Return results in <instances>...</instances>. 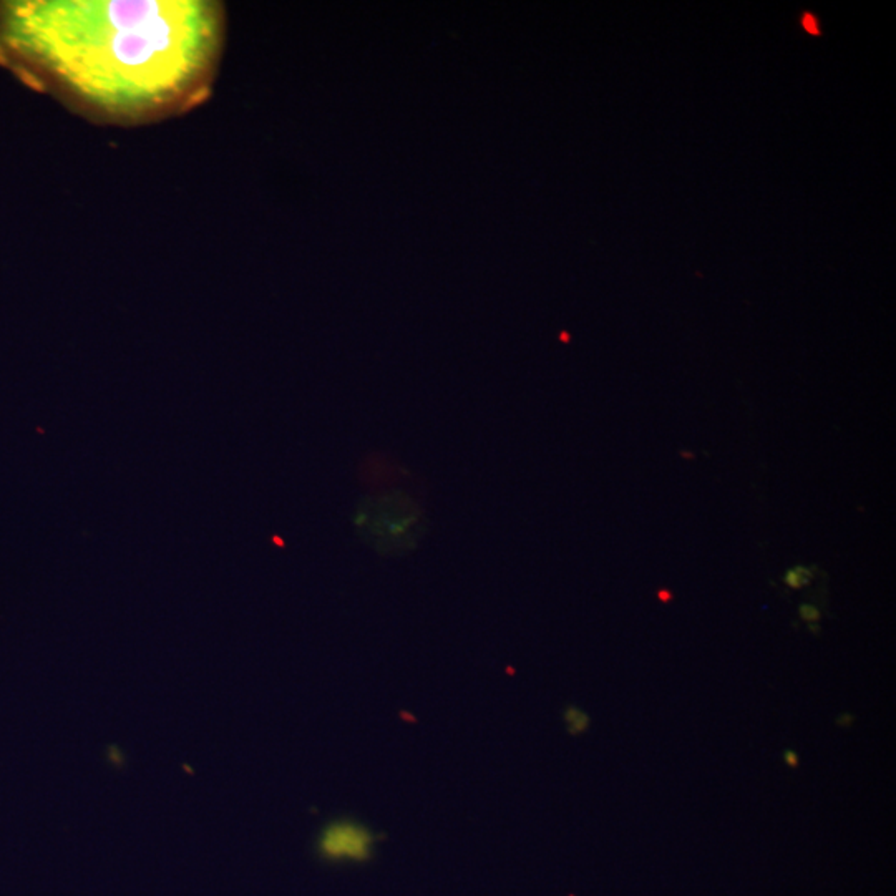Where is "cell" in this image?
<instances>
[{"label":"cell","instance_id":"obj_1","mask_svg":"<svg viewBox=\"0 0 896 896\" xmlns=\"http://www.w3.org/2000/svg\"><path fill=\"white\" fill-rule=\"evenodd\" d=\"M224 25L209 0L6 2L0 62L95 122H158L208 98Z\"/></svg>","mask_w":896,"mask_h":896},{"label":"cell","instance_id":"obj_2","mask_svg":"<svg viewBox=\"0 0 896 896\" xmlns=\"http://www.w3.org/2000/svg\"><path fill=\"white\" fill-rule=\"evenodd\" d=\"M377 840L378 835L367 823L339 818L321 830L317 853L329 863H365L372 860Z\"/></svg>","mask_w":896,"mask_h":896},{"label":"cell","instance_id":"obj_3","mask_svg":"<svg viewBox=\"0 0 896 896\" xmlns=\"http://www.w3.org/2000/svg\"><path fill=\"white\" fill-rule=\"evenodd\" d=\"M563 719L564 724H566V730L570 736H581L589 729V724H591V719L584 710H581L576 705H566L563 712Z\"/></svg>","mask_w":896,"mask_h":896},{"label":"cell","instance_id":"obj_4","mask_svg":"<svg viewBox=\"0 0 896 896\" xmlns=\"http://www.w3.org/2000/svg\"><path fill=\"white\" fill-rule=\"evenodd\" d=\"M812 579H813L812 570L807 566H802V564L800 566L790 568V570L784 575L785 586H789L790 589H803L810 586Z\"/></svg>","mask_w":896,"mask_h":896},{"label":"cell","instance_id":"obj_5","mask_svg":"<svg viewBox=\"0 0 896 896\" xmlns=\"http://www.w3.org/2000/svg\"><path fill=\"white\" fill-rule=\"evenodd\" d=\"M798 616H800V619L805 621L807 624L818 623V621L822 619L820 609L810 603H802L800 606H798Z\"/></svg>","mask_w":896,"mask_h":896},{"label":"cell","instance_id":"obj_6","mask_svg":"<svg viewBox=\"0 0 896 896\" xmlns=\"http://www.w3.org/2000/svg\"><path fill=\"white\" fill-rule=\"evenodd\" d=\"M802 25L807 32H809V34L820 35V27H818L817 19H815L812 14H809V12H807V14L802 17Z\"/></svg>","mask_w":896,"mask_h":896},{"label":"cell","instance_id":"obj_7","mask_svg":"<svg viewBox=\"0 0 896 896\" xmlns=\"http://www.w3.org/2000/svg\"><path fill=\"white\" fill-rule=\"evenodd\" d=\"M784 762L790 769H797L798 764H800V758H798V754L795 752L792 749H785L784 750Z\"/></svg>","mask_w":896,"mask_h":896},{"label":"cell","instance_id":"obj_8","mask_svg":"<svg viewBox=\"0 0 896 896\" xmlns=\"http://www.w3.org/2000/svg\"><path fill=\"white\" fill-rule=\"evenodd\" d=\"M837 724L845 729L850 727V725L853 724V716H851V714H842V716L837 719Z\"/></svg>","mask_w":896,"mask_h":896},{"label":"cell","instance_id":"obj_9","mask_svg":"<svg viewBox=\"0 0 896 896\" xmlns=\"http://www.w3.org/2000/svg\"><path fill=\"white\" fill-rule=\"evenodd\" d=\"M657 597H659L663 603H669V601L672 599V593L668 591V589H661V591L657 593Z\"/></svg>","mask_w":896,"mask_h":896},{"label":"cell","instance_id":"obj_10","mask_svg":"<svg viewBox=\"0 0 896 896\" xmlns=\"http://www.w3.org/2000/svg\"><path fill=\"white\" fill-rule=\"evenodd\" d=\"M809 631H812L813 634H818V632H820V626H818V623L809 624Z\"/></svg>","mask_w":896,"mask_h":896},{"label":"cell","instance_id":"obj_11","mask_svg":"<svg viewBox=\"0 0 896 896\" xmlns=\"http://www.w3.org/2000/svg\"><path fill=\"white\" fill-rule=\"evenodd\" d=\"M681 455H682V457H685V458H694V455L687 454V451H681Z\"/></svg>","mask_w":896,"mask_h":896}]
</instances>
